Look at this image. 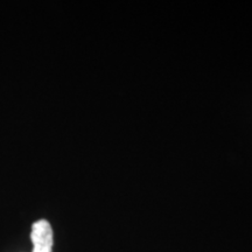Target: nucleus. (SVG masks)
Segmentation results:
<instances>
[{
    "mask_svg": "<svg viewBox=\"0 0 252 252\" xmlns=\"http://www.w3.org/2000/svg\"><path fill=\"white\" fill-rule=\"evenodd\" d=\"M33 242V252H52L53 229L46 220H37L32 226L31 234Z\"/></svg>",
    "mask_w": 252,
    "mask_h": 252,
    "instance_id": "obj_1",
    "label": "nucleus"
}]
</instances>
